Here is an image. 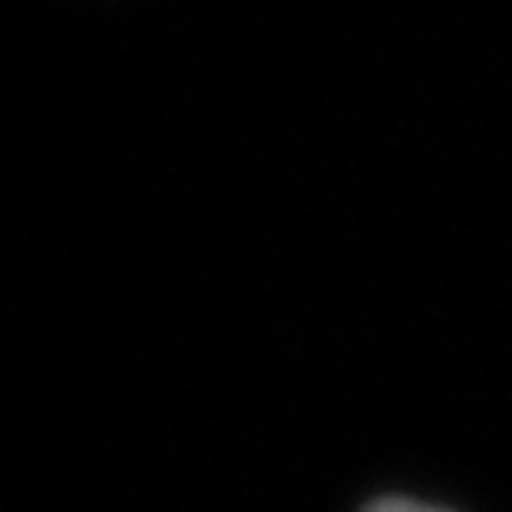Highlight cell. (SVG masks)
<instances>
[{
	"label": "cell",
	"instance_id": "6da1fadb",
	"mask_svg": "<svg viewBox=\"0 0 512 512\" xmlns=\"http://www.w3.org/2000/svg\"><path fill=\"white\" fill-rule=\"evenodd\" d=\"M364 512H453V509L420 503V499H410V496H384V499H374Z\"/></svg>",
	"mask_w": 512,
	"mask_h": 512
}]
</instances>
